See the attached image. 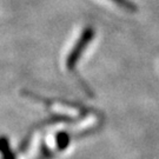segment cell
<instances>
[{
  "instance_id": "obj_1",
  "label": "cell",
  "mask_w": 159,
  "mask_h": 159,
  "mask_svg": "<svg viewBox=\"0 0 159 159\" xmlns=\"http://www.w3.org/2000/svg\"><path fill=\"white\" fill-rule=\"evenodd\" d=\"M93 38H94V29L93 27H86L83 31V33L80 34L79 39L77 40L75 45L73 46V48L71 50L70 54L67 56L66 66H67L68 70H73L75 67V65L79 61L81 54L84 53L86 47L93 40Z\"/></svg>"
},
{
  "instance_id": "obj_2",
  "label": "cell",
  "mask_w": 159,
  "mask_h": 159,
  "mask_svg": "<svg viewBox=\"0 0 159 159\" xmlns=\"http://www.w3.org/2000/svg\"><path fill=\"white\" fill-rule=\"evenodd\" d=\"M110 1L114 2L116 5L119 6L120 8L125 10V11L136 12L137 10H138L137 5L134 4V2H133V1H131V0H110Z\"/></svg>"
}]
</instances>
